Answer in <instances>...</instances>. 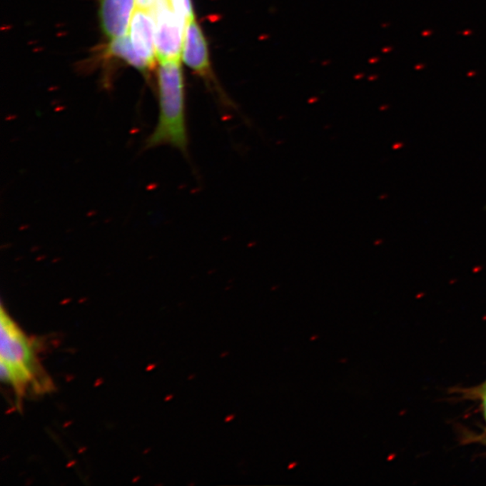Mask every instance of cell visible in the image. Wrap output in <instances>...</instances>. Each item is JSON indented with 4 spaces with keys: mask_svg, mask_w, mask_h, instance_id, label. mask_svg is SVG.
Instances as JSON below:
<instances>
[{
    "mask_svg": "<svg viewBox=\"0 0 486 486\" xmlns=\"http://www.w3.org/2000/svg\"><path fill=\"white\" fill-rule=\"evenodd\" d=\"M160 116L156 128L147 138L146 149L170 146L188 157L186 123L184 81L181 61L161 63L158 71Z\"/></svg>",
    "mask_w": 486,
    "mask_h": 486,
    "instance_id": "1",
    "label": "cell"
},
{
    "mask_svg": "<svg viewBox=\"0 0 486 486\" xmlns=\"http://www.w3.org/2000/svg\"><path fill=\"white\" fill-rule=\"evenodd\" d=\"M1 379L23 395L32 387L36 391L49 390V379L44 378L32 343L1 308Z\"/></svg>",
    "mask_w": 486,
    "mask_h": 486,
    "instance_id": "2",
    "label": "cell"
},
{
    "mask_svg": "<svg viewBox=\"0 0 486 486\" xmlns=\"http://www.w3.org/2000/svg\"><path fill=\"white\" fill-rule=\"evenodd\" d=\"M155 20V47L160 63L181 61L185 36V21L170 0H155L151 9Z\"/></svg>",
    "mask_w": 486,
    "mask_h": 486,
    "instance_id": "3",
    "label": "cell"
},
{
    "mask_svg": "<svg viewBox=\"0 0 486 486\" xmlns=\"http://www.w3.org/2000/svg\"><path fill=\"white\" fill-rule=\"evenodd\" d=\"M130 40L136 53L153 68L156 60L155 20L149 10L137 9L130 24Z\"/></svg>",
    "mask_w": 486,
    "mask_h": 486,
    "instance_id": "4",
    "label": "cell"
},
{
    "mask_svg": "<svg viewBox=\"0 0 486 486\" xmlns=\"http://www.w3.org/2000/svg\"><path fill=\"white\" fill-rule=\"evenodd\" d=\"M136 0H100V23L110 39L126 36L132 21Z\"/></svg>",
    "mask_w": 486,
    "mask_h": 486,
    "instance_id": "5",
    "label": "cell"
},
{
    "mask_svg": "<svg viewBox=\"0 0 486 486\" xmlns=\"http://www.w3.org/2000/svg\"><path fill=\"white\" fill-rule=\"evenodd\" d=\"M182 58L196 74L208 76L210 71L208 44L195 17L186 26Z\"/></svg>",
    "mask_w": 486,
    "mask_h": 486,
    "instance_id": "6",
    "label": "cell"
},
{
    "mask_svg": "<svg viewBox=\"0 0 486 486\" xmlns=\"http://www.w3.org/2000/svg\"><path fill=\"white\" fill-rule=\"evenodd\" d=\"M108 51L113 56L122 59L123 61L132 65V66L136 68L137 70L146 71L150 69V67L148 66L146 61L136 53L132 43H131V40L126 36L113 39L108 47Z\"/></svg>",
    "mask_w": 486,
    "mask_h": 486,
    "instance_id": "7",
    "label": "cell"
},
{
    "mask_svg": "<svg viewBox=\"0 0 486 486\" xmlns=\"http://www.w3.org/2000/svg\"><path fill=\"white\" fill-rule=\"evenodd\" d=\"M172 8L179 16L188 22L189 20L194 19V11L191 0H170Z\"/></svg>",
    "mask_w": 486,
    "mask_h": 486,
    "instance_id": "8",
    "label": "cell"
},
{
    "mask_svg": "<svg viewBox=\"0 0 486 486\" xmlns=\"http://www.w3.org/2000/svg\"><path fill=\"white\" fill-rule=\"evenodd\" d=\"M155 0H136L137 9L149 10L151 11Z\"/></svg>",
    "mask_w": 486,
    "mask_h": 486,
    "instance_id": "9",
    "label": "cell"
},
{
    "mask_svg": "<svg viewBox=\"0 0 486 486\" xmlns=\"http://www.w3.org/2000/svg\"><path fill=\"white\" fill-rule=\"evenodd\" d=\"M482 402H484V403H482V405H484V412H485V419H486V389H485V391L484 393V396H482Z\"/></svg>",
    "mask_w": 486,
    "mask_h": 486,
    "instance_id": "10",
    "label": "cell"
}]
</instances>
